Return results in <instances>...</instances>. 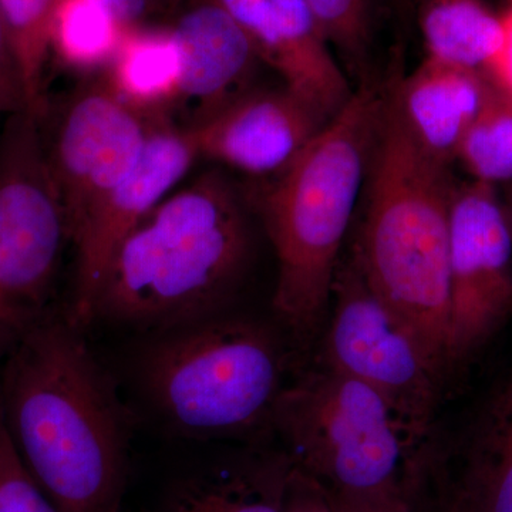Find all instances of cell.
I'll list each match as a JSON object with an SVG mask.
<instances>
[{"mask_svg": "<svg viewBox=\"0 0 512 512\" xmlns=\"http://www.w3.org/2000/svg\"><path fill=\"white\" fill-rule=\"evenodd\" d=\"M500 47L485 70V77L490 80L498 92L512 100V6L501 13Z\"/></svg>", "mask_w": 512, "mask_h": 512, "instance_id": "28", "label": "cell"}, {"mask_svg": "<svg viewBox=\"0 0 512 512\" xmlns=\"http://www.w3.org/2000/svg\"><path fill=\"white\" fill-rule=\"evenodd\" d=\"M244 30L259 59L284 79V86L332 120L352 97L306 0H217Z\"/></svg>", "mask_w": 512, "mask_h": 512, "instance_id": "13", "label": "cell"}, {"mask_svg": "<svg viewBox=\"0 0 512 512\" xmlns=\"http://www.w3.org/2000/svg\"><path fill=\"white\" fill-rule=\"evenodd\" d=\"M330 47L356 70L365 66L370 47L367 0H306ZM352 67V69H353Z\"/></svg>", "mask_w": 512, "mask_h": 512, "instance_id": "23", "label": "cell"}, {"mask_svg": "<svg viewBox=\"0 0 512 512\" xmlns=\"http://www.w3.org/2000/svg\"><path fill=\"white\" fill-rule=\"evenodd\" d=\"M153 126L146 113L124 100L107 80L89 84L69 101L46 148L70 244L134 170Z\"/></svg>", "mask_w": 512, "mask_h": 512, "instance_id": "10", "label": "cell"}, {"mask_svg": "<svg viewBox=\"0 0 512 512\" xmlns=\"http://www.w3.org/2000/svg\"><path fill=\"white\" fill-rule=\"evenodd\" d=\"M94 2L109 10L124 29H131L136 28L138 22L146 15L150 0H94Z\"/></svg>", "mask_w": 512, "mask_h": 512, "instance_id": "29", "label": "cell"}, {"mask_svg": "<svg viewBox=\"0 0 512 512\" xmlns=\"http://www.w3.org/2000/svg\"><path fill=\"white\" fill-rule=\"evenodd\" d=\"M450 372L464 365L512 316V232L494 185L454 191L450 210Z\"/></svg>", "mask_w": 512, "mask_h": 512, "instance_id": "9", "label": "cell"}, {"mask_svg": "<svg viewBox=\"0 0 512 512\" xmlns=\"http://www.w3.org/2000/svg\"><path fill=\"white\" fill-rule=\"evenodd\" d=\"M43 121L23 109L0 133V360L52 315L70 244Z\"/></svg>", "mask_w": 512, "mask_h": 512, "instance_id": "7", "label": "cell"}, {"mask_svg": "<svg viewBox=\"0 0 512 512\" xmlns=\"http://www.w3.org/2000/svg\"><path fill=\"white\" fill-rule=\"evenodd\" d=\"M390 92L363 84L311 144L259 195L278 259L274 309L299 338L328 313L340 248L369 174Z\"/></svg>", "mask_w": 512, "mask_h": 512, "instance_id": "3", "label": "cell"}, {"mask_svg": "<svg viewBox=\"0 0 512 512\" xmlns=\"http://www.w3.org/2000/svg\"><path fill=\"white\" fill-rule=\"evenodd\" d=\"M171 32L180 56L174 103L194 104V127L248 92L245 86L261 59L217 0L188 10Z\"/></svg>", "mask_w": 512, "mask_h": 512, "instance_id": "14", "label": "cell"}, {"mask_svg": "<svg viewBox=\"0 0 512 512\" xmlns=\"http://www.w3.org/2000/svg\"><path fill=\"white\" fill-rule=\"evenodd\" d=\"M59 0H0V16L22 80L25 109L45 119L50 26Z\"/></svg>", "mask_w": 512, "mask_h": 512, "instance_id": "21", "label": "cell"}, {"mask_svg": "<svg viewBox=\"0 0 512 512\" xmlns=\"http://www.w3.org/2000/svg\"><path fill=\"white\" fill-rule=\"evenodd\" d=\"M198 151L187 127L154 123L134 170L101 202L73 239L74 282L64 315L86 330L110 259L124 238L187 175Z\"/></svg>", "mask_w": 512, "mask_h": 512, "instance_id": "11", "label": "cell"}, {"mask_svg": "<svg viewBox=\"0 0 512 512\" xmlns=\"http://www.w3.org/2000/svg\"><path fill=\"white\" fill-rule=\"evenodd\" d=\"M180 56L170 30L127 29L107 82L138 110L170 106L177 96Z\"/></svg>", "mask_w": 512, "mask_h": 512, "instance_id": "19", "label": "cell"}, {"mask_svg": "<svg viewBox=\"0 0 512 512\" xmlns=\"http://www.w3.org/2000/svg\"><path fill=\"white\" fill-rule=\"evenodd\" d=\"M369 197L355 252L363 274L417 333L443 372L450 313V210L456 185L406 127L393 90L369 168Z\"/></svg>", "mask_w": 512, "mask_h": 512, "instance_id": "4", "label": "cell"}, {"mask_svg": "<svg viewBox=\"0 0 512 512\" xmlns=\"http://www.w3.org/2000/svg\"><path fill=\"white\" fill-rule=\"evenodd\" d=\"M272 433L293 470L328 494L412 500L429 463V436L375 389L325 365L282 389Z\"/></svg>", "mask_w": 512, "mask_h": 512, "instance_id": "6", "label": "cell"}, {"mask_svg": "<svg viewBox=\"0 0 512 512\" xmlns=\"http://www.w3.org/2000/svg\"><path fill=\"white\" fill-rule=\"evenodd\" d=\"M254 251L248 208L221 171L198 175L124 238L94 301L93 323L157 335L221 315Z\"/></svg>", "mask_w": 512, "mask_h": 512, "instance_id": "2", "label": "cell"}, {"mask_svg": "<svg viewBox=\"0 0 512 512\" xmlns=\"http://www.w3.org/2000/svg\"><path fill=\"white\" fill-rule=\"evenodd\" d=\"M288 87L245 92L194 127L198 157L254 177H276L329 123Z\"/></svg>", "mask_w": 512, "mask_h": 512, "instance_id": "12", "label": "cell"}, {"mask_svg": "<svg viewBox=\"0 0 512 512\" xmlns=\"http://www.w3.org/2000/svg\"><path fill=\"white\" fill-rule=\"evenodd\" d=\"M291 474L282 448L247 451L178 480L160 512H282Z\"/></svg>", "mask_w": 512, "mask_h": 512, "instance_id": "16", "label": "cell"}, {"mask_svg": "<svg viewBox=\"0 0 512 512\" xmlns=\"http://www.w3.org/2000/svg\"><path fill=\"white\" fill-rule=\"evenodd\" d=\"M25 109L22 80L13 55L12 45L0 16V114L18 113Z\"/></svg>", "mask_w": 512, "mask_h": 512, "instance_id": "25", "label": "cell"}, {"mask_svg": "<svg viewBox=\"0 0 512 512\" xmlns=\"http://www.w3.org/2000/svg\"><path fill=\"white\" fill-rule=\"evenodd\" d=\"M493 84L485 74L427 59L393 90L400 116L431 157L448 164Z\"/></svg>", "mask_w": 512, "mask_h": 512, "instance_id": "15", "label": "cell"}, {"mask_svg": "<svg viewBox=\"0 0 512 512\" xmlns=\"http://www.w3.org/2000/svg\"><path fill=\"white\" fill-rule=\"evenodd\" d=\"M82 328L53 312L5 357L0 414L16 451L62 512H121L130 413Z\"/></svg>", "mask_w": 512, "mask_h": 512, "instance_id": "1", "label": "cell"}, {"mask_svg": "<svg viewBox=\"0 0 512 512\" xmlns=\"http://www.w3.org/2000/svg\"><path fill=\"white\" fill-rule=\"evenodd\" d=\"M456 158L476 181L511 183L512 100L494 86L461 138Z\"/></svg>", "mask_w": 512, "mask_h": 512, "instance_id": "22", "label": "cell"}, {"mask_svg": "<svg viewBox=\"0 0 512 512\" xmlns=\"http://www.w3.org/2000/svg\"><path fill=\"white\" fill-rule=\"evenodd\" d=\"M282 512H335L328 493L315 481L293 470Z\"/></svg>", "mask_w": 512, "mask_h": 512, "instance_id": "26", "label": "cell"}, {"mask_svg": "<svg viewBox=\"0 0 512 512\" xmlns=\"http://www.w3.org/2000/svg\"><path fill=\"white\" fill-rule=\"evenodd\" d=\"M335 512H414L412 500L399 494H328Z\"/></svg>", "mask_w": 512, "mask_h": 512, "instance_id": "27", "label": "cell"}, {"mask_svg": "<svg viewBox=\"0 0 512 512\" xmlns=\"http://www.w3.org/2000/svg\"><path fill=\"white\" fill-rule=\"evenodd\" d=\"M505 214H507L508 222H510L512 232V181L507 188V194H505V201L503 202Z\"/></svg>", "mask_w": 512, "mask_h": 512, "instance_id": "31", "label": "cell"}, {"mask_svg": "<svg viewBox=\"0 0 512 512\" xmlns=\"http://www.w3.org/2000/svg\"><path fill=\"white\" fill-rule=\"evenodd\" d=\"M153 336L137 379L171 433L218 440L272 431L284 362L264 323L221 313Z\"/></svg>", "mask_w": 512, "mask_h": 512, "instance_id": "5", "label": "cell"}, {"mask_svg": "<svg viewBox=\"0 0 512 512\" xmlns=\"http://www.w3.org/2000/svg\"><path fill=\"white\" fill-rule=\"evenodd\" d=\"M446 512H474L464 501L460 498L453 497L450 504L447 505Z\"/></svg>", "mask_w": 512, "mask_h": 512, "instance_id": "30", "label": "cell"}, {"mask_svg": "<svg viewBox=\"0 0 512 512\" xmlns=\"http://www.w3.org/2000/svg\"><path fill=\"white\" fill-rule=\"evenodd\" d=\"M420 28L427 59L483 74L503 35L483 0H423Z\"/></svg>", "mask_w": 512, "mask_h": 512, "instance_id": "18", "label": "cell"}, {"mask_svg": "<svg viewBox=\"0 0 512 512\" xmlns=\"http://www.w3.org/2000/svg\"><path fill=\"white\" fill-rule=\"evenodd\" d=\"M330 301L322 365L372 387L430 437L446 373L409 323L372 288L355 254L340 262Z\"/></svg>", "mask_w": 512, "mask_h": 512, "instance_id": "8", "label": "cell"}, {"mask_svg": "<svg viewBox=\"0 0 512 512\" xmlns=\"http://www.w3.org/2000/svg\"><path fill=\"white\" fill-rule=\"evenodd\" d=\"M0 512H62L29 473L0 414Z\"/></svg>", "mask_w": 512, "mask_h": 512, "instance_id": "24", "label": "cell"}, {"mask_svg": "<svg viewBox=\"0 0 512 512\" xmlns=\"http://www.w3.org/2000/svg\"><path fill=\"white\" fill-rule=\"evenodd\" d=\"M126 30L94 0H59L50 26V53L74 69L110 64Z\"/></svg>", "mask_w": 512, "mask_h": 512, "instance_id": "20", "label": "cell"}, {"mask_svg": "<svg viewBox=\"0 0 512 512\" xmlns=\"http://www.w3.org/2000/svg\"><path fill=\"white\" fill-rule=\"evenodd\" d=\"M454 497L474 512H512V376L485 404Z\"/></svg>", "mask_w": 512, "mask_h": 512, "instance_id": "17", "label": "cell"}]
</instances>
